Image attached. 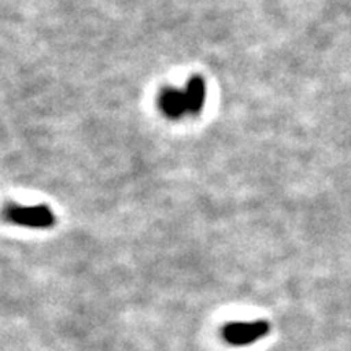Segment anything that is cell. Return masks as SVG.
Instances as JSON below:
<instances>
[{"instance_id": "6da1fadb", "label": "cell", "mask_w": 351, "mask_h": 351, "mask_svg": "<svg viewBox=\"0 0 351 351\" xmlns=\"http://www.w3.org/2000/svg\"><path fill=\"white\" fill-rule=\"evenodd\" d=\"M270 333V324L267 320L252 322H231L223 328V339L230 345L245 346L265 339Z\"/></svg>"}, {"instance_id": "7a4b0ae2", "label": "cell", "mask_w": 351, "mask_h": 351, "mask_svg": "<svg viewBox=\"0 0 351 351\" xmlns=\"http://www.w3.org/2000/svg\"><path fill=\"white\" fill-rule=\"evenodd\" d=\"M5 215L16 225L29 228H47L54 225V213L47 207H10Z\"/></svg>"}, {"instance_id": "3957f363", "label": "cell", "mask_w": 351, "mask_h": 351, "mask_svg": "<svg viewBox=\"0 0 351 351\" xmlns=\"http://www.w3.org/2000/svg\"><path fill=\"white\" fill-rule=\"evenodd\" d=\"M160 106L165 111L166 116L173 117V119L182 116V114H191L187 91L166 90L160 98Z\"/></svg>"}, {"instance_id": "277c9868", "label": "cell", "mask_w": 351, "mask_h": 351, "mask_svg": "<svg viewBox=\"0 0 351 351\" xmlns=\"http://www.w3.org/2000/svg\"><path fill=\"white\" fill-rule=\"evenodd\" d=\"M187 98L189 106H191V114H199L205 99V85L200 77H194L187 86Z\"/></svg>"}]
</instances>
